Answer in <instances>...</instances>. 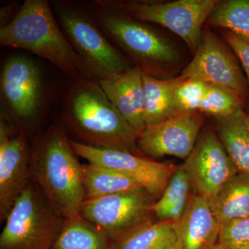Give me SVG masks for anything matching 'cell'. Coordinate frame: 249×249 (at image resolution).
I'll return each instance as SVG.
<instances>
[{"label":"cell","instance_id":"6da1fadb","mask_svg":"<svg viewBox=\"0 0 249 249\" xmlns=\"http://www.w3.org/2000/svg\"><path fill=\"white\" fill-rule=\"evenodd\" d=\"M65 129L53 124L31 145L30 178L65 220L80 217L85 201L82 164Z\"/></svg>","mask_w":249,"mask_h":249},{"label":"cell","instance_id":"7a4b0ae2","mask_svg":"<svg viewBox=\"0 0 249 249\" xmlns=\"http://www.w3.org/2000/svg\"><path fill=\"white\" fill-rule=\"evenodd\" d=\"M0 44L49 60L75 80H95L67 40L47 0H27L0 29Z\"/></svg>","mask_w":249,"mask_h":249},{"label":"cell","instance_id":"3957f363","mask_svg":"<svg viewBox=\"0 0 249 249\" xmlns=\"http://www.w3.org/2000/svg\"><path fill=\"white\" fill-rule=\"evenodd\" d=\"M63 121L82 143L142 155L137 147L139 134L111 103L97 80L75 81L67 94Z\"/></svg>","mask_w":249,"mask_h":249},{"label":"cell","instance_id":"277c9868","mask_svg":"<svg viewBox=\"0 0 249 249\" xmlns=\"http://www.w3.org/2000/svg\"><path fill=\"white\" fill-rule=\"evenodd\" d=\"M92 11L103 34L145 74L155 77L162 67L178 60V52L166 39L116 7L110 0L95 1Z\"/></svg>","mask_w":249,"mask_h":249},{"label":"cell","instance_id":"5b68a950","mask_svg":"<svg viewBox=\"0 0 249 249\" xmlns=\"http://www.w3.org/2000/svg\"><path fill=\"white\" fill-rule=\"evenodd\" d=\"M54 10L67 40L97 81L132 68L98 27L93 13L90 15L75 3L66 1L55 3Z\"/></svg>","mask_w":249,"mask_h":249},{"label":"cell","instance_id":"8992f818","mask_svg":"<svg viewBox=\"0 0 249 249\" xmlns=\"http://www.w3.org/2000/svg\"><path fill=\"white\" fill-rule=\"evenodd\" d=\"M65 222L31 179L5 220L0 249H51Z\"/></svg>","mask_w":249,"mask_h":249},{"label":"cell","instance_id":"52a82bcc","mask_svg":"<svg viewBox=\"0 0 249 249\" xmlns=\"http://www.w3.org/2000/svg\"><path fill=\"white\" fill-rule=\"evenodd\" d=\"M116 7L141 22L155 23L169 29L196 53L202 37L203 24L218 0H178L170 2L112 1Z\"/></svg>","mask_w":249,"mask_h":249},{"label":"cell","instance_id":"ba28073f","mask_svg":"<svg viewBox=\"0 0 249 249\" xmlns=\"http://www.w3.org/2000/svg\"><path fill=\"white\" fill-rule=\"evenodd\" d=\"M145 188L83 201L80 215L111 241L154 222L152 206L157 201Z\"/></svg>","mask_w":249,"mask_h":249},{"label":"cell","instance_id":"9c48e42d","mask_svg":"<svg viewBox=\"0 0 249 249\" xmlns=\"http://www.w3.org/2000/svg\"><path fill=\"white\" fill-rule=\"evenodd\" d=\"M236 57L229 45L206 31L202 34L194 58L180 76L219 88L245 102L249 96L248 83Z\"/></svg>","mask_w":249,"mask_h":249},{"label":"cell","instance_id":"30bf717a","mask_svg":"<svg viewBox=\"0 0 249 249\" xmlns=\"http://www.w3.org/2000/svg\"><path fill=\"white\" fill-rule=\"evenodd\" d=\"M76 156L88 163L116 170L132 178L158 199L178 167L159 163L124 150L90 146L70 139Z\"/></svg>","mask_w":249,"mask_h":249},{"label":"cell","instance_id":"8fae6325","mask_svg":"<svg viewBox=\"0 0 249 249\" xmlns=\"http://www.w3.org/2000/svg\"><path fill=\"white\" fill-rule=\"evenodd\" d=\"M31 145L24 131L16 130L1 114L0 221L4 222L30 178Z\"/></svg>","mask_w":249,"mask_h":249},{"label":"cell","instance_id":"7c38bea8","mask_svg":"<svg viewBox=\"0 0 249 249\" xmlns=\"http://www.w3.org/2000/svg\"><path fill=\"white\" fill-rule=\"evenodd\" d=\"M182 167L195 193L209 200L239 173L213 131L199 136Z\"/></svg>","mask_w":249,"mask_h":249},{"label":"cell","instance_id":"4fadbf2b","mask_svg":"<svg viewBox=\"0 0 249 249\" xmlns=\"http://www.w3.org/2000/svg\"><path fill=\"white\" fill-rule=\"evenodd\" d=\"M1 95L8 111L18 121H30L40 110L43 84L40 68L24 55L6 62L1 77Z\"/></svg>","mask_w":249,"mask_h":249},{"label":"cell","instance_id":"5bb4252c","mask_svg":"<svg viewBox=\"0 0 249 249\" xmlns=\"http://www.w3.org/2000/svg\"><path fill=\"white\" fill-rule=\"evenodd\" d=\"M199 111L182 113L152 125L146 126L137 139V147L145 157L166 156L186 160L195 146L203 124Z\"/></svg>","mask_w":249,"mask_h":249},{"label":"cell","instance_id":"9a60e30c","mask_svg":"<svg viewBox=\"0 0 249 249\" xmlns=\"http://www.w3.org/2000/svg\"><path fill=\"white\" fill-rule=\"evenodd\" d=\"M178 249H208L217 243L220 226L209 199L193 193L184 213L174 222Z\"/></svg>","mask_w":249,"mask_h":249},{"label":"cell","instance_id":"2e32d148","mask_svg":"<svg viewBox=\"0 0 249 249\" xmlns=\"http://www.w3.org/2000/svg\"><path fill=\"white\" fill-rule=\"evenodd\" d=\"M142 75V70L134 66L118 76L98 81L109 101L139 135L146 127Z\"/></svg>","mask_w":249,"mask_h":249},{"label":"cell","instance_id":"e0dca14e","mask_svg":"<svg viewBox=\"0 0 249 249\" xmlns=\"http://www.w3.org/2000/svg\"><path fill=\"white\" fill-rule=\"evenodd\" d=\"M144 122L145 126L160 124L179 114L175 101V90L182 78L160 79L143 73Z\"/></svg>","mask_w":249,"mask_h":249},{"label":"cell","instance_id":"ac0fdd59","mask_svg":"<svg viewBox=\"0 0 249 249\" xmlns=\"http://www.w3.org/2000/svg\"><path fill=\"white\" fill-rule=\"evenodd\" d=\"M209 201L220 227L249 217V175L237 173Z\"/></svg>","mask_w":249,"mask_h":249},{"label":"cell","instance_id":"d6986e66","mask_svg":"<svg viewBox=\"0 0 249 249\" xmlns=\"http://www.w3.org/2000/svg\"><path fill=\"white\" fill-rule=\"evenodd\" d=\"M243 110L217 119V134L239 173L249 175V131Z\"/></svg>","mask_w":249,"mask_h":249},{"label":"cell","instance_id":"ffe728a7","mask_svg":"<svg viewBox=\"0 0 249 249\" xmlns=\"http://www.w3.org/2000/svg\"><path fill=\"white\" fill-rule=\"evenodd\" d=\"M111 243V249H178L173 221H154Z\"/></svg>","mask_w":249,"mask_h":249},{"label":"cell","instance_id":"44dd1931","mask_svg":"<svg viewBox=\"0 0 249 249\" xmlns=\"http://www.w3.org/2000/svg\"><path fill=\"white\" fill-rule=\"evenodd\" d=\"M85 200L143 188L133 179L116 170L92 164H82Z\"/></svg>","mask_w":249,"mask_h":249},{"label":"cell","instance_id":"7402d4cb","mask_svg":"<svg viewBox=\"0 0 249 249\" xmlns=\"http://www.w3.org/2000/svg\"><path fill=\"white\" fill-rule=\"evenodd\" d=\"M51 249H111L110 239L81 216L66 220Z\"/></svg>","mask_w":249,"mask_h":249},{"label":"cell","instance_id":"603a6c76","mask_svg":"<svg viewBox=\"0 0 249 249\" xmlns=\"http://www.w3.org/2000/svg\"><path fill=\"white\" fill-rule=\"evenodd\" d=\"M206 22L229 30L249 44V0H229L216 5Z\"/></svg>","mask_w":249,"mask_h":249},{"label":"cell","instance_id":"cb8c5ba5","mask_svg":"<svg viewBox=\"0 0 249 249\" xmlns=\"http://www.w3.org/2000/svg\"><path fill=\"white\" fill-rule=\"evenodd\" d=\"M191 186L182 165L170 178L164 191L154 203L152 211L159 221H165L167 214L175 206H186L191 196Z\"/></svg>","mask_w":249,"mask_h":249},{"label":"cell","instance_id":"d4e9b609","mask_svg":"<svg viewBox=\"0 0 249 249\" xmlns=\"http://www.w3.org/2000/svg\"><path fill=\"white\" fill-rule=\"evenodd\" d=\"M245 102L224 90L208 85L199 112L218 118L227 117L242 110Z\"/></svg>","mask_w":249,"mask_h":249},{"label":"cell","instance_id":"484cf974","mask_svg":"<svg viewBox=\"0 0 249 249\" xmlns=\"http://www.w3.org/2000/svg\"><path fill=\"white\" fill-rule=\"evenodd\" d=\"M207 87L199 80L182 78L175 90L178 112L182 114L199 111Z\"/></svg>","mask_w":249,"mask_h":249},{"label":"cell","instance_id":"4316f807","mask_svg":"<svg viewBox=\"0 0 249 249\" xmlns=\"http://www.w3.org/2000/svg\"><path fill=\"white\" fill-rule=\"evenodd\" d=\"M217 242L229 249L249 248V217L235 219L221 226Z\"/></svg>","mask_w":249,"mask_h":249},{"label":"cell","instance_id":"83f0119b","mask_svg":"<svg viewBox=\"0 0 249 249\" xmlns=\"http://www.w3.org/2000/svg\"><path fill=\"white\" fill-rule=\"evenodd\" d=\"M224 38L229 47L233 51L244 69L249 88V44L237 38L229 31L226 33Z\"/></svg>","mask_w":249,"mask_h":249},{"label":"cell","instance_id":"f1b7e54d","mask_svg":"<svg viewBox=\"0 0 249 249\" xmlns=\"http://www.w3.org/2000/svg\"><path fill=\"white\" fill-rule=\"evenodd\" d=\"M243 120L245 121L246 126L249 131V114H247L245 111L243 112Z\"/></svg>","mask_w":249,"mask_h":249},{"label":"cell","instance_id":"f546056e","mask_svg":"<svg viewBox=\"0 0 249 249\" xmlns=\"http://www.w3.org/2000/svg\"><path fill=\"white\" fill-rule=\"evenodd\" d=\"M208 249H227V247H224V246L219 244V242H217V243L214 244V245H213L212 247H210V248Z\"/></svg>","mask_w":249,"mask_h":249},{"label":"cell","instance_id":"4dcf8cb0","mask_svg":"<svg viewBox=\"0 0 249 249\" xmlns=\"http://www.w3.org/2000/svg\"><path fill=\"white\" fill-rule=\"evenodd\" d=\"M249 249V248H248V249Z\"/></svg>","mask_w":249,"mask_h":249}]
</instances>
